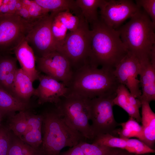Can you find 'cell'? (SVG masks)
<instances>
[{
  "label": "cell",
  "instance_id": "cell-1",
  "mask_svg": "<svg viewBox=\"0 0 155 155\" xmlns=\"http://www.w3.org/2000/svg\"><path fill=\"white\" fill-rule=\"evenodd\" d=\"M91 25L89 64L114 69L128 53L119 32L101 20Z\"/></svg>",
  "mask_w": 155,
  "mask_h": 155
},
{
  "label": "cell",
  "instance_id": "cell-2",
  "mask_svg": "<svg viewBox=\"0 0 155 155\" xmlns=\"http://www.w3.org/2000/svg\"><path fill=\"white\" fill-rule=\"evenodd\" d=\"M42 147L44 155H58L64 148L73 147L86 139L66 121L54 104L41 114Z\"/></svg>",
  "mask_w": 155,
  "mask_h": 155
},
{
  "label": "cell",
  "instance_id": "cell-3",
  "mask_svg": "<svg viewBox=\"0 0 155 155\" xmlns=\"http://www.w3.org/2000/svg\"><path fill=\"white\" fill-rule=\"evenodd\" d=\"M155 24L141 9L125 24L117 29L128 53L140 62L150 60L155 46Z\"/></svg>",
  "mask_w": 155,
  "mask_h": 155
},
{
  "label": "cell",
  "instance_id": "cell-4",
  "mask_svg": "<svg viewBox=\"0 0 155 155\" xmlns=\"http://www.w3.org/2000/svg\"><path fill=\"white\" fill-rule=\"evenodd\" d=\"M114 70L86 64L74 71L69 88L71 92L90 99L115 96L120 84Z\"/></svg>",
  "mask_w": 155,
  "mask_h": 155
},
{
  "label": "cell",
  "instance_id": "cell-5",
  "mask_svg": "<svg viewBox=\"0 0 155 155\" xmlns=\"http://www.w3.org/2000/svg\"><path fill=\"white\" fill-rule=\"evenodd\" d=\"M89 99L71 91L55 104L71 127L80 133L86 140H92L94 136L89 123Z\"/></svg>",
  "mask_w": 155,
  "mask_h": 155
},
{
  "label": "cell",
  "instance_id": "cell-6",
  "mask_svg": "<svg viewBox=\"0 0 155 155\" xmlns=\"http://www.w3.org/2000/svg\"><path fill=\"white\" fill-rule=\"evenodd\" d=\"M90 34L89 24L82 16L78 28L67 34L63 44L57 50L67 59L74 71L89 64Z\"/></svg>",
  "mask_w": 155,
  "mask_h": 155
},
{
  "label": "cell",
  "instance_id": "cell-7",
  "mask_svg": "<svg viewBox=\"0 0 155 155\" xmlns=\"http://www.w3.org/2000/svg\"><path fill=\"white\" fill-rule=\"evenodd\" d=\"M34 22L26 21L16 14L0 16V55L13 51L25 38Z\"/></svg>",
  "mask_w": 155,
  "mask_h": 155
},
{
  "label": "cell",
  "instance_id": "cell-8",
  "mask_svg": "<svg viewBox=\"0 0 155 155\" xmlns=\"http://www.w3.org/2000/svg\"><path fill=\"white\" fill-rule=\"evenodd\" d=\"M115 96L89 99L90 120L92 122L91 127L94 137L103 134L112 135L118 125L113 111V100Z\"/></svg>",
  "mask_w": 155,
  "mask_h": 155
},
{
  "label": "cell",
  "instance_id": "cell-9",
  "mask_svg": "<svg viewBox=\"0 0 155 155\" xmlns=\"http://www.w3.org/2000/svg\"><path fill=\"white\" fill-rule=\"evenodd\" d=\"M53 16L51 13L35 22L25 37L35 57H41L56 51L51 30Z\"/></svg>",
  "mask_w": 155,
  "mask_h": 155
},
{
  "label": "cell",
  "instance_id": "cell-10",
  "mask_svg": "<svg viewBox=\"0 0 155 155\" xmlns=\"http://www.w3.org/2000/svg\"><path fill=\"white\" fill-rule=\"evenodd\" d=\"M36 68L40 72L63 83L69 87L74 71L66 57L56 51L41 57H36Z\"/></svg>",
  "mask_w": 155,
  "mask_h": 155
},
{
  "label": "cell",
  "instance_id": "cell-11",
  "mask_svg": "<svg viewBox=\"0 0 155 155\" xmlns=\"http://www.w3.org/2000/svg\"><path fill=\"white\" fill-rule=\"evenodd\" d=\"M99 8L100 20L115 29L141 9L131 0H103Z\"/></svg>",
  "mask_w": 155,
  "mask_h": 155
},
{
  "label": "cell",
  "instance_id": "cell-12",
  "mask_svg": "<svg viewBox=\"0 0 155 155\" xmlns=\"http://www.w3.org/2000/svg\"><path fill=\"white\" fill-rule=\"evenodd\" d=\"M140 67L139 60L128 53L114 70V74L119 83L125 85L133 96L139 99L142 94L138 79Z\"/></svg>",
  "mask_w": 155,
  "mask_h": 155
},
{
  "label": "cell",
  "instance_id": "cell-13",
  "mask_svg": "<svg viewBox=\"0 0 155 155\" xmlns=\"http://www.w3.org/2000/svg\"><path fill=\"white\" fill-rule=\"evenodd\" d=\"M38 80L39 83L36 89L35 96L38 97L39 104H56L62 97L71 92L63 83L46 75L40 73Z\"/></svg>",
  "mask_w": 155,
  "mask_h": 155
},
{
  "label": "cell",
  "instance_id": "cell-14",
  "mask_svg": "<svg viewBox=\"0 0 155 155\" xmlns=\"http://www.w3.org/2000/svg\"><path fill=\"white\" fill-rule=\"evenodd\" d=\"M15 57L21 69L30 77L33 82L38 80L40 73L37 69L34 53L25 39L14 49Z\"/></svg>",
  "mask_w": 155,
  "mask_h": 155
},
{
  "label": "cell",
  "instance_id": "cell-15",
  "mask_svg": "<svg viewBox=\"0 0 155 155\" xmlns=\"http://www.w3.org/2000/svg\"><path fill=\"white\" fill-rule=\"evenodd\" d=\"M116 94L113 100V105L120 107L127 113L129 117H133L138 123L141 122L139 111L142 106L140 100L133 96L125 86L121 84L117 88Z\"/></svg>",
  "mask_w": 155,
  "mask_h": 155
},
{
  "label": "cell",
  "instance_id": "cell-16",
  "mask_svg": "<svg viewBox=\"0 0 155 155\" xmlns=\"http://www.w3.org/2000/svg\"><path fill=\"white\" fill-rule=\"evenodd\" d=\"M140 76L142 94L140 99L150 103L155 100V64L150 60L141 62Z\"/></svg>",
  "mask_w": 155,
  "mask_h": 155
},
{
  "label": "cell",
  "instance_id": "cell-17",
  "mask_svg": "<svg viewBox=\"0 0 155 155\" xmlns=\"http://www.w3.org/2000/svg\"><path fill=\"white\" fill-rule=\"evenodd\" d=\"M28 124L26 131L21 140L34 148L42 146V125L41 114L36 115L27 111Z\"/></svg>",
  "mask_w": 155,
  "mask_h": 155
},
{
  "label": "cell",
  "instance_id": "cell-18",
  "mask_svg": "<svg viewBox=\"0 0 155 155\" xmlns=\"http://www.w3.org/2000/svg\"><path fill=\"white\" fill-rule=\"evenodd\" d=\"M142 125L143 130L142 141L152 149H154L155 143V114L151 109L149 103L141 101Z\"/></svg>",
  "mask_w": 155,
  "mask_h": 155
},
{
  "label": "cell",
  "instance_id": "cell-19",
  "mask_svg": "<svg viewBox=\"0 0 155 155\" xmlns=\"http://www.w3.org/2000/svg\"><path fill=\"white\" fill-rule=\"evenodd\" d=\"M30 77L21 68L16 71L13 89V96L20 100L29 103L31 97L35 94L36 89Z\"/></svg>",
  "mask_w": 155,
  "mask_h": 155
},
{
  "label": "cell",
  "instance_id": "cell-20",
  "mask_svg": "<svg viewBox=\"0 0 155 155\" xmlns=\"http://www.w3.org/2000/svg\"><path fill=\"white\" fill-rule=\"evenodd\" d=\"M30 107L29 103L20 100L0 88V113L3 116L28 110Z\"/></svg>",
  "mask_w": 155,
  "mask_h": 155
},
{
  "label": "cell",
  "instance_id": "cell-21",
  "mask_svg": "<svg viewBox=\"0 0 155 155\" xmlns=\"http://www.w3.org/2000/svg\"><path fill=\"white\" fill-rule=\"evenodd\" d=\"M49 13H59L69 10L78 16L82 15L80 8L75 0H34Z\"/></svg>",
  "mask_w": 155,
  "mask_h": 155
},
{
  "label": "cell",
  "instance_id": "cell-22",
  "mask_svg": "<svg viewBox=\"0 0 155 155\" xmlns=\"http://www.w3.org/2000/svg\"><path fill=\"white\" fill-rule=\"evenodd\" d=\"M7 155H44L42 146L34 148L11 132L10 142Z\"/></svg>",
  "mask_w": 155,
  "mask_h": 155
},
{
  "label": "cell",
  "instance_id": "cell-23",
  "mask_svg": "<svg viewBox=\"0 0 155 155\" xmlns=\"http://www.w3.org/2000/svg\"><path fill=\"white\" fill-rule=\"evenodd\" d=\"M103 0H76L82 15L86 21L91 25L99 20L98 9Z\"/></svg>",
  "mask_w": 155,
  "mask_h": 155
},
{
  "label": "cell",
  "instance_id": "cell-24",
  "mask_svg": "<svg viewBox=\"0 0 155 155\" xmlns=\"http://www.w3.org/2000/svg\"><path fill=\"white\" fill-rule=\"evenodd\" d=\"M27 111H20L10 115L8 128L14 135L21 140L27 126Z\"/></svg>",
  "mask_w": 155,
  "mask_h": 155
},
{
  "label": "cell",
  "instance_id": "cell-25",
  "mask_svg": "<svg viewBox=\"0 0 155 155\" xmlns=\"http://www.w3.org/2000/svg\"><path fill=\"white\" fill-rule=\"evenodd\" d=\"M120 125L122 127V129L118 132L120 137L127 139L136 137L142 141V127L134 119L129 117L127 121L121 123Z\"/></svg>",
  "mask_w": 155,
  "mask_h": 155
},
{
  "label": "cell",
  "instance_id": "cell-26",
  "mask_svg": "<svg viewBox=\"0 0 155 155\" xmlns=\"http://www.w3.org/2000/svg\"><path fill=\"white\" fill-rule=\"evenodd\" d=\"M92 141V144L95 145L121 149L129 152L127 143L125 139L114 136L109 133L97 135Z\"/></svg>",
  "mask_w": 155,
  "mask_h": 155
},
{
  "label": "cell",
  "instance_id": "cell-27",
  "mask_svg": "<svg viewBox=\"0 0 155 155\" xmlns=\"http://www.w3.org/2000/svg\"><path fill=\"white\" fill-rule=\"evenodd\" d=\"M52 13L53 16L51 23V30L57 51L63 44L68 30L57 17L56 13Z\"/></svg>",
  "mask_w": 155,
  "mask_h": 155
},
{
  "label": "cell",
  "instance_id": "cell-28",
  "mask_svg": "<svg viewBox=\"0 0 155 155\" xmlns=\"http://www.w3.org/2000/svg\"><path fill=\"white\" fill-rule=\"evenodd\" d=\"M17 61L16 58L10 54L0 55V88L9 74L18 68Z\"/></svg>",
  "mask_w": 155,
  "mask_h": 155
},
{
  "label": "cell",
  "instance_id": "cell-29",
  "mask_svg": "<svg viewBox=\"0 0 155 155\" xmlns=\"http://www.w3.org/2000/svg\"><path fill=\"white\" fill-rule=\"evenodd\" d=\"M56 15L70 32H73L78 28L82 16L74 15L69 10L56 13Z\"/></svg>",
  "mask_w": 155,
  "mask_h": 155
},
{
  "label": "cell",
  "instance_id": "cell-30",
  "mask_svg": "<svg viewBox=\"0 0 155 155\" xmlns=\"http://www.w3.org/2000/svg\"><path fill=\"white\" fill-rule=\"evenodd\" d=\"M79 144L85 155H111L113 148L82 141Z\"/></svg>",
  "mask_w": 155,
  "mask_h": 155
},
{
  "label": "cell",
  "instance_id": "cell-31",
  "mask_svg": "<svg viewBox=\"0 0 155 155\" xmlns=\"http://www.w3.org/2000/svg\"><path fill=\"white\" fill-rule=\"evenodd\" d=\"M126 140L129 149V152L133 154L142 155L154 153V149L151 148L142 141L136 139L124 138Z\"/></svg>",
  "mask_w": 155,
  "mask_h": 155
},
{
  "label": "cell",
  "instance_id": "cell-32",
  "mask_svg": "<svg viewBox=\"0 0 155 155\" xmlns=\"http://www.w3.org/2000/svg\"><path fill=\"white\" fill-rule=\"evenodd\" d=\"M11 137V132L8 128L0 127V155H7Z\"/></svg>",
  "mask_w": 155,
  "mask_h": 155
},
{
  "label": "cell",
  "instance_id": "cell-33",
  "mask_svg": "<svg viewBox=\"0 0 155 155\" xmlns=\"http://www.w3.org/2000/svg\"><path fill=\"white\" fill-rule=\"evenodd\" d=\"M30 15L33 22L37 21L49 14V13L37 4L34 0L28 8Z\"/></svg>",
  "mask_w": 155,
  "mask_h": 155
},
{
  "label": "cell",
  "instance_id": "cell-34",
  "mask_svg": "<svg viewBox=\"0 0 155 155\" xmlns=\"http://www.w3.org/2000/svg\"><path fill=\"white\" fill-rule=\"evenodd\" d=\"M135 3L149 16L153 23L155 24V0H137Z\"/></svg>",
  "mask_w": 155,
  "mask_h": 155
},
{
  "label": "cell",
  "instance_id": "cell-35",
  "mask_svg": "<svg viewBox=\"0 0 155 155\" xmlns=\"http://www.w3.org/2000/svg\"><path fill=\"white\" fill-rule=\"evenodd\" d=\"M58 155H85L79 144L71 147L67 150L60 152Z\"/></svg>",
  "mask_w": 155,
  "mask_h": 155
},
{
  "label": "cell",
  "instance_id": "cell-36",
  "mask_svg": "<svg viewBox=\"0 0 155 155\" xmlns=\"http://www.w3.org/2000/svg\"><path fill=\"white\" fill-rule=\"evenodd\" d=\"M15 14L26 21L31 22H34L32 20L28 9L25 7L22 6L16 12Z\"/></svg>",
  "mask_w": 155,
  "mask_h": 155
},
{
  "label": "cell",
  "instance_id": "cell-37",
  "mask_svg": "<svg viewBox=\"0 0 155 155\" xmlns=\"http://www.w3.org/2000/svg\"><path fill=\"white\" fill-rule=\"evenodd\" d=\"M9 0H3L0 7V16L9 14L8 5Z\"/></svg>",
  "mask_w": 155,
  "mask_h": 155
},
{
  "label": "cell",
  "instance_id": "cell-38",
  "mask_svg": "<svg viewBox=\"0 0 155 155\" xmlns=\"http://www.w3.org/2000/svg\"><path fill=\"white\" fill-rule=\"evenodd\" d=\"M111 155H139L129 153L127 151L119 148H113Z\"/></svg>",
  "mask_w": 155,
  "mask_h": 155
},
{
  "label": "cell",
  "instance_id": "cell-39",
  "mask_svg": "<svg viewBox=\"0 0 155 155\" xmlns=\"http://www.w3.org/2000/svg\"><path fill=\"white\" fill-rule=\"evenodd\" d=\"M18 0H9L8 5L9 9V14L15 13L16 11V5Z\"/></svg>",
  "mask_w": 155,
  "mask_h": 155
},
{
  "label": "cell",
  "instance_id": "cell-40",
  "mask_svg": "<svg viewBox=\"0 0 155 155\" xmlns=\"http://www.w3.org/2000/svg\"><path fill=\"white\" fill-rule=\"evenodd\" d=\"M21 1L23 6L28 9L32 2V0H21Z\"/></svg>",
  "mask_w": 155,
  "mask_h": 155
},
{
  "label": "cell",
  "instance_id": "cell-41",
  "mask_svg": "<svg viewBox=\"0 0 155 155\" xmlns=\"http://www.w3.org/2000/svg\"><path fill=\"white\" fill-rule=\"evenodd\" d=\"M3 117L2 115L0 113V123Z\"/></svg>",
  "mask_w": 155,
  "mask_h": 155
},
{
  "label": "cell",
  "instance_id": "cell-42",
  "mask_svg": "<svg viewBox=\"0 0 155 155\" xmlns=\"http://www.w3.org/2000/svg\"><path fill=\"white\" fill-rule=\"evenodd\" d=\"M3 0H0V7L2 3Z\"/></svg>",
  "mask_w": 155,
  "mask_h": 155
}]
</instances>
